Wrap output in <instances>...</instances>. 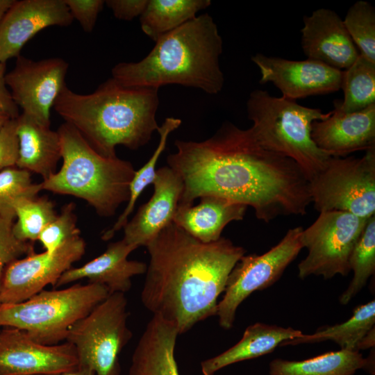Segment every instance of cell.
Segmentation results:
<instances>
[{
  "mask_svg": "<svg viewBox=\"0 0 375 375\" xmlns=\"http://www.w3.org/2000/svg\"><path fill=\"white\" fill-rule=\"evenodd\" d=\"M19 153L16 167L48 178L61 158L58 131L22 113L17 118Z\"/></svg>",
  "mask_w": 375,
  "mask_h": 375,
  "instance_id": "23",
  "label": "cell"
},
{
  "mask_svg": "<svg viewBox=\"0 0 375 375\" xmlns=\"http://www.w3.org/2000/svg\"><path fill=\"white\" fill-rule=\"evenodd\" d=\"M42 190L40 183L32 182L31 173L18 167L0 172V217L14 222L15 205L24 197H35Z\"/></svg>",
  "mask_w": 375,
  "mask_h": 375,
  "instance_id": "32",
  "label": "cell"
},
{
  "mask_svg": "<svg viewBox=\"0 0 375 375\" xmlns=\"http://www.w3.org/2000/svg\"><path fill=\"white\" fill-rule=\"evenodd\" d=\"M152 185L151 197L123 228L122 240L135 249L146 247L173 222L183 190L182 179L167 165L156 170Z\"/></svg>",
  "mask_w": 375,
  "mask_h": 375,
  "instance_id": "17",
  "label": "cell"
},
{
  "mask_svg": "<svg viewBox=\"0 0 375 375\" xmlns=\"http://www.w3.org/2000/svg\"><path fill=\"white\" fill-rule=\"evenodd\" d=\"M352 41L362 55L375 62V9L366 1L354 3L343 19Z\"/></svg>",
  "mask_w": 375,
  "mask_h": 375,
  "instance_id": "33",
  "label": "cell"
},
{
  "mask_svg": "<svg viewBox=\"0 0 375 375\" xmlns=\"http://www.w3.org/2000/svg\"><path fill=\"white\" fill-rule=\"evenodd\" d=\"M174 145L167 162L183 181L178 206L211 194L251 206L265 223L306 214L307 176L294 160L263 147L251 128L226 122L207 140H176Z\"/></svg>",
  "mask_w": 375,
  "mask_h": 375,
  "instance_id": "1",
  "label": "cell"
},
{
  "mask_svg": "<svg viewBox=\"0 0 375 375\" xmlns=\"http://www.w3.org/2000/svg\"><path fill=\"white\" fill-rule=\"evenodd\" d=\"M18 153L17 118L10 119L0 131V172L16 166Z\"/></svg>",
  "mask_w": 375,
  "mask_h": 375,
  "instance_id": "37",
  "label": "cell"
},
{
  "mask_svg": "<svg viewBox=\"0 0 375 375\" xmlns=\"http://www.w3.org/2000/svg\"><path fill=\"white\" fill-rule=\"evenodd\" d=\"M109 294L104 285L91 283L43 290L24 301L1 304L0 327L24 331L40 344H58L65 342L71 327Z\"/></svg>",
  "mask_w": 375,
  "mask_h": 375,
  "instance_id": "7",
  "label": "cell"
},
{
  "mask_svg": "<svg viewBox=\"0 0 375 375\" xmlns=\"http://www.w3.org/2000/svg\"><path fill=\"white\" fill-rule=\"evenodd\" d=\"M196 206H178L173 222L204 243L218 240L231 222L241 221L247 206L216 195L200 197Z\"/></svg>",
  "mask_w": 375,
  "mask_h": 375,
  "instance_id": "21",
  "label": "cell"
},
{
  "mask_svg": "<svg viewBox=\"0 0 375 375\" xmlns=\"http://www.w3.org/2000/svg\"><path fill=\"white\" fill-rule=\"evenodd\" d=\"M15 0H0V25Z\"/></svg>",
  "mask_w": 375,
  "mask_h": 375,
  "instance_id": "41",
  "label": "cell"
},
{
  "mask_svg": "<svg viewBox=\"0 0 375 375\" xmlns=\"http://www.w3.org/2000/svg\"><path fill=\"white\" fill-rule=\"evenodd\" d=\"M375 301L359 305L353 310L351 317L340 324L319 328L312 334H302L281 344L297 345L312 344L327 340L333 341L340 349L357 351L356 347L367 333L374 327Z\"/></svg>",
  "mask_w": 375,
  "mask_h": 375,
  "instance_id": "27",
  "label": "cell"
},
{
  "mask_svg": "<svg viewBox=\"0 0 375 375\" xmlns=\"http://www.w3.org/2000/svg\"><path fill=\"white\" fill-rule=\"evenodd\" d=\"M6 63L0 61V110L10 119L19 117V108L14 102L6 83Z\"/></svg>",
  "mask_w": 375,
  "mask_h": 375,
  "instance_id": "39",
  "label": "cell"
},
{
  "mask_svg": "<svg viewBox=\"0 0 375 375\" xmlns=\"http://www.w3.org/2000/svg\"><path fill=\"white\" fill-rule=\"evenodd\" d=\"M311 138L331 157H344L375 147V103L353 112L335 110L312 124Z\"/></svg>",
  "mask_w": 375,
  "mask_h": 375,
  "instance_id": "19",
  "label": "cell"
},
{
  "mask_svg": "<svg viewBox=\"0 0 375 375\" xmlns=\"http://www.w3.org/2000/svg\"><path fill=\"white\" fill-rule=\"evenodd\" d=\"M74 208V203L64 206L60 215L42 231L38 240L42 244L44 251L52 253L69 240L80 235Z\"/></svg>",
  "mask_w": 375,
  "mask_h": 375,
  "instance_id": "34",
  "label": "cell"
},
{
  "mask_svg": "<svg viewBox=\"0 0 375 375\" xmlns=\"http://www.w3.org/2000/svg\"><path fill=\"white\" fill-rule=\"evenodd\" d=\"M15 236L24 242H33L56 217L54 204L47 197H24L15 205Z\"/></svg>",
  "mask_w": 375,
  "mask_h": 375,
  "instance_id": "31",
  "label": "cell"
},
{
  "mask_svg": "<svg viewBox=\"0 0 375 375\" xmlns=\"http://www.w3.org/2000/svg\"><path fill=\"white\" fill-rule=\"evenodd\" d=\"M311 203L319 212L338 210L375 215V147L360 158L331 157L310 181Z\"/></svg>",
  "mask_w": 375,
  "mask_h": 375,
  "instance_id": "9",
  "label": "cell"
},
{
  "mask_svg": "<svg viewBox=\"0 0 375 375\" xmlns=\"http://www.w3.org/2000/svg\"><path fill=\"white\" fill-rule=\"evenodd\" d=\"M349 269L353 278L340 297L342 305L347 304L367 284L375 272V215L369 218L349 258Z\"/></svg>",
  "mask_w": 375,
  "mask_h": 375,
  "instance_id": "30",
  "label": "cell"
},
{
  "mask_svg": "<svg viewBox=\"0 0 375 375\" xmlns=\"http://www.w3.org/2000/svg\"><path fill=\"white\" fill-rule=\"evenodd\" d=\"M144 306L182 334L216 315L217 300L246 250L224 237L204 243L173 222L146 246Z\"/></svg>",
  "mask_w": 375,
  "mask_h": 375,
  "instance_id": "2",
  "label": "cell"
},
{
  "mask_svg": "<svg viewBox=\"0 0 375 375\" xmlns=\"http://www.w3.org/2000/svg\"><path fill=\"white\" fill-rule=\"evenodd\" d=\"M260 72V83H272L282 97L295 101L341 89L343 70L307 59L291 60L256 53L251 57Z\"/></svg>",
  "mask_w": 375,
  "mask_h": 375,
  "instance_id": "15",
  "label": "cell"
},
{
  "mask_svg": "<svg viewBox=\"0 0 375 375\" xmlns=\"http://www.w3.org/2000/svg\"><path fill=\"white\" fill-rule=\"evenodd\" d=\"M13 223L0 217V306L2 281L6 267L22 256L34 251L33 242L19 240L15 236Z\"/></svg>",
  "mask_w": 375,
  "mask_h": 375,
  "instance_id": "35",
  "label": "cell"
},
{
  "mask_svg": "<svg viewBox=\"0 0 375 375\" xmlns=\"http://www.w3.org/2000/svg\"><path fill=\"white\" fill-rule=\"evenodd\" d=\"M127 305L124 293H111L71 327L65 342L74 347L78 366L120 375L119 355L132 337Z\"/></svg>",
  "mask_w": 375,
  "mask_h": 375,
  "instance_id": "8",
  "label": "cell"
},
{
  "mask_svg": "<svg viewBox=\"0 0 375 375\" xmlns=\"http://www.w3.org/2000/svg\"><path fill=\"white\" fill-rule=\"evenodd\" d=\"M61 375H96L91 369L78 366L76 368L68 371Z\"/></svg>",
  "mask_w": 375,
  "mask_h": 375,
  "instance_id": "42",
  "label": "cell"
},
{
  "mask_svg": "<svg viewBox=\"0 0 375 375\" xmlns=\"http://www.w3.org/2000/svg\"><path fill=\"white\" fill-rule=\"evenodd\" d=\"M303 334L292 327L284 328L257 322L249 326L241 340L223 353L201 363L203 375H214L230 365L256 358L272 352L277 347Z\"/></svg>",
  "mask_w": 375,
  "mask_h": 375,
  "instance_id": "24",
  "label": "cell"
},
{
  "mask_svg": "<svg viewBox=\"0 0 375 375\" xmlns=\"http://www.w3.org/2000/svg\"><path fill=\"white\" fill-rule=\"evenodd\" d=\"M10 118L0 110V131Z\"/></svg>",
  "mask_w": 375,
  "mask_h": 375,
  "instance_id": "43",
  "label": "cell"
},
{
  "mask_svg": "<svg viewBox=\"0 0 375 375\" xmlns=\"http://www.w3.org/2000/svg\"><path fill=\"white\" fill-rule=\"evenodd\" d=\"M301 47L308 59L342 70L349 67L360 53L343 19L333 10L319 8L304 16Z\"/></svg>",
  "mask_w": 375,
  "mask_h": 375,
  "instance_id": "18",
  "label": "cell"
},
{
  "mask_svg": "<svg viewBox=\"0 0 375 375\" xmlns=\"http://www.w3.org/2000/svg\"><path fill=\"white\" fill-rule=\"evenodd\" d=\"M65 2L73 19L77 20L83 31L88 33L93 31L105 4L103 0H65Z\"/></svg>",
  "mask_w": 375,
  "mask_h": 375,
  "instance_id": "36",
  "label": "cell"
},
{
  "mask_svg": "<svg viewBox=\"0 0 375 375\" xmlns=\"http://www.w3.org/2000/svg\"><path fill=\"white\" fill-rule=\"evenodd\" d=\"M149 0H107L105 4L112 10L118 19L131 21L140 17L144 10Z\"/></svg>",
  "mask_w": 375,
  "mask_h": 375,
  "instance_id": "38",
  "label": "cell"
},
{
  "mask_svg": "<svg viewBox=\"0 0 375 375\" xmlns=\"http://www.w3.org/2000/svg\"><path fill=\"white\" fill-rule=\"evenodd\" d=\"M251 129L265 148L294 160L309 181L326 166L331 156L320 149L311 138L312 124L331 113L298 104L296 101L255 90L247 102Z\"/></svg>",
  "mask_w": 375,
  "mask_h": 375,
  "instance_id": "6",
  "label": "cell"
},
{
  "mask_svg": "<svg viewBox=\"0 0 375 375\" xmlns=\"http://www.w3.org/2000/svg\"><path fill=\"white\" fill-rule=\"evenodd\" d=\"M210 4V0H149L140 16L141 29L156 42L196 17Z\"/></svg>",
  "mask_w": 375,
  "mask_h": 375,
  "instance_id": "26",
  "label": "cell"
},
{
  "mask_svg": "<svg viewBox=\"0 0 375 375\" xmlns=\"http://www.w3.org/2000/svg\"><path fill=\"white\" fill-rule=\"evenodd\" d=\"M375 328H372L367 334L360 340L356 347V350H365L374 347L375 343Z\"/></svg>",
  "mask_w": 375,
  "mask_h": 375,
  "instance_id": "40",
  "label": "cell"
},
{
  "mask_svg": "<svg viewBox=\"0 0 375 375\" xmlns=\"http://www.w3.org/2000/svg\"><path fill=\"white\" fill-rule=\"evenodd\" d=\"M178 332L153 315L132 355L128 375H180L174 356Z\"/></svg>",
  "mask_w": 375,
  "mask_h": 375,
  "instance_id": "22",
  "label": "cell"
},
{
  "mask_svg": "<svg viewBox=\"0 0 375 375\" xmlns=\"http://www.w3.org/2000/svg\"><path fill=\"white\" fill-rule=\"evenodd\" d=\"M360 369H372V356L340 349L299 361L276 358L269 363V375H354Z\"/></svg>",
  "mask_w": 375,
  "mask_h": 375,
  "instance_id": "25",
  "label": "cell"
},
{
  "mask_svg": "<svg viewBox=\"0 0 375 375\" xmlns=\"http://www.w3.org/2000/svg\"><path fill=\"white\" fill-rule=\"evenodd\" d=\"M181 123V119L169 117H167L159 126L157 130L160 137L158 146L148 161L135 171L129 186V199L127 205L114 225L103 233L102 240H109L127 223L128 217L132 213L140 194L149 185L152 184L156 177L157 170L156 167L160 155L166 147L169 135L177 129Z\"/></svg>",
  "mask_w": 375,
  "mask_h": 375,
  "instance_id": "29",
  "label": "cell"
},
{
  "mask_svg": "<svg viewBox=\"0 0 375 375\" xmlns=\"http://www.w3.org/2000/svg\"><path fill=\"white\" fill-rule=\"evenodd\" d=\"M5 80L22 113L50 126V110L62 88L69 64L60 58L33 60L19 55Z\"/></svg>",
  "mask_w": 375,
  "mask_h": 375,
  "instance_id": "12",
  "label": "cell"
},
{
  "mask_svg": "<svg viewBox=\"0 0 375 375\" xmlns=\"http://www.w3.org/2000/svg\"><path fill=\"white\" fill-rule=\"evenodd\" d=\"M370 218V217H369ZM369 218L350 212L331 210L320 212L317 219L301 233L307 256L298 265V276L311 275L329 279L350 272L349 258Z\"/></svg>",
  "mask_w": 375,
  "mask_h": 375,
  "instance_id": "10",
  "label": "cell"
},
{
  "mask_svg": "<svg viewBox=\"0 0 375 375\" xmlns=\"http://www.w3.org/2000/svg\"><path fill=\"white\" fill-rule=\"evenodd\" d=\"M135 250L122 239L110 243L98 257L78 267H71L58 278L56 288L86 278L88 283L104 285L110 294L126 293L131 288V278L146 273V263L128 259Z\"/></svg>",
  "mask_w": 375,
  "mask_h": 375,
  "instance_id": "20",
  "label": "cell"
},
{
  "mask_svg": "<svg viewBox=\"0 0 375 375\" xmlns=\"http://www.w3.org/2000/svg\"><path fill=\"white\" fill-rule=\"evenodd\" d=\"M73 17L65 0L16 1L0 25V61L17 58L25 44L42 30L68 26Z\"/></svg>",
  "mask_w": 375,
  "mask_h": 375,
  "instance_id": "16",
  "label": "cell"
},
{
  "mask_svg": "<svg viewBox=\"0 0 375 375\" xmlns=\"http://www.w3.org/2000/svg\"><path fill=\"white\" fill-rule=\"evenodd\" d=\"M3 328L0 330V375H61L78 367L71 344H43L24 331Z\"/></svg>",
  "mask_w": 375,
  "mask_h": 375,
  "instance_id": "14",
  "label": "cell"
},
{
  "mask_svg": "<svg viewBox=\"0 0 375 375\" xmlns=\"http://www.w3.org/2000/svg\"><path fill=\"white\" fill-rule=\"evenodd\" d=\"M297 226L288 231L282 240L267 252L244 255L230 272L216 316L219 326L232 328L238 308L255 291L269 288L282 276L287 267L303 249Z\"/></svg>",
  "mask_w": 375,
  "mask_h": 375,
  "instance_id": "11",
  "label": "cell"
},
{
  "mask_svg": "<svg viewBox=\"0 0 375 375\" xmlns=\"http://www.w3.org/2000/svg\"><path fill=\"white\" fill-rule=\"evenodd\" d=\"M158 90L125 86L111 77L87 94L65 85L53 108L98 153L114 158L118 145L138 149L157 131Z\"/></svg>",
  "mask_w": 375,
  "mask_h": 375,
  "instance_id": "3",
  "label": "cell"
},
{
  "mask_svg": "<svg viewBox=\"0 0 375 375\" xmlns=\"http://www.w3.org/2000/svg\"><path fill=\"white\" fill-rule=\"evenodd\" d=\"M341 88L344 99L335 103L338 112H353L375 103V62L360 53L343 71Z\"/></svg>",
  "mask_w": 375,
  "mask_h": 375,
  "instance_id": "28",
  "label": "cell"
},
{
  "mask_svg": "<svg viewBox=\"0 0 375 375\" xmlns=\"http://www.w3.org/2000/svg\"><path fill=\"white\" fill-rule=\"evenodd\" d=\"M85 251V242L75 237L52 253L34 251L24 258H18L6 268L1 293V304L24 301L44 290L55 285L60 276L79 260Z\"/></svg>",
  "mask_w": 375,
  "mask_h": 375,
  "instance_id": "13",
  "label": "cell"
},
{
  "mask_svg": "<svg viewBox=\"0 0 375 375\" xmlns=\"http://www.w3.org/2000/svg\"><path fill=\"white\" fill-rule=\"evenodd\" d=\"M62 165L40 183L42 190L72 195L88 202L101 217L114 215L129 199L135 170L131 162L98 153L78 131L67 123L58 129Z\"/></svg>",
  "mask_w": 375,
  "mask_h": 375,
  "instance_id": "5",
  "label": "cell"
},
{
  "mask_svg": "<svg viewBox=\"0 0 375 375\" xmlns=\"http://www.w3.org/2000/svg\"><path fill=\"white\" fill-rule=\"evenodd\" d=\"M155 42L140 61L115 65L112 78L128 87L159 89L177 84L208 94L221 92L224 83L219 65L223 41L208 13L197 15Z\"/></svg>",
  "mask_w": 375,
  "mask_h": 375,
  "instance_id": "4",
  "label": "cell"
}]
</instances>
